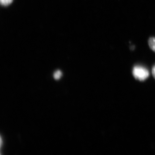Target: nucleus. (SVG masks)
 <instances>
[{
  "label": "nucleus",
  "instance_id": "1",
  "mask_svg": "<svg viewBox=\"0 0 155 155\" xmlns=\"http://www.w3.org/2000/svg\"><path fill=\"white\" fill-rule=\"evenodd\" d=\"M133 75L136 79L143 81L147 78L149 72L144 67L137 66L134 68Z\"/></svg>",
  "mask_w": 155,
  "mask_h": 155
},
{
  "label": "nucleus",
  "instance_id": "2",
  "mask_svg": "<svg viewBox=\"0 0 155 155\" xmlns=\"http://www.w3.org/2000/svg\"><path fill=\"white\" fill-rule=\"evenodd\" d=\"M148 43L150 48L155 52V38H150L149 40Z\"/></svg>",
  "mask_w": 155,
  "mask_h": 155
},
{
  "label": "nucleus",
  "instance_id": "3",
  "mask_svg": "<svg viewBox=\"0 0 155 155\" xmlns=\"http://www.w3.org/2000/svg\"><path fill=\"white\" fill-rule=\"evenodd\" d=\"M62 75H63V74H62V72H61V70H58L54 73L53 76H54V78L56 80H59L62 77Z\"/></svg>",
  "mask_w": 155,
  "mask_h": 155
},
{
  "label": "nucleus",
  "instance_id": "4",
  "mask_svg": "<svg viewBox=\"0 0 155 155\" xmlns=\"http://www.w3.org/2000/svg\"><path fill=\"white\" fill-rule=\"evenodd\" d=\"M13 1V0H1V3L3 5L8 6L10 5Z\"/></svg>",
  "mask_w": 155,
  "mask_h": 155
},
{
  "label": "nucleus",
  "instance_id": "5",
  "mask_svg": "<svg viewBox=\"0 0 155 155\" xmlns=\"http://www.w3.org/2000/svg\"><path fill=\"white\" fill-rule=\"evenodd\" d=\"M152 73L153 76V77H154V78H155V66L154 67H153L152 69Z\"/></svg>",
  "mask_w": 155,
  "mask_h": 155
}]
</instances>
